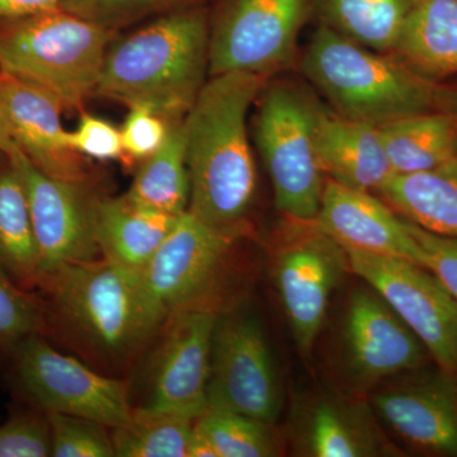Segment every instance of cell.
I'll list each match as a JSON object with an SVG mask.
<instances>
[{"instance_id":"6da1fadb","label":"cell","mask_w":457,"mask_h":457,"mask_svg":"<svg viewBox=\"0 0 457 457\" xmlns=\"http://www.w3.org/2000/svg\"><path fill=\"white\" fill-rule=\"evenodd\" d=\"M267 75H212L185 117L188 212L206 224L245 230L257 189L246 119Z\"/></svg>"},{"instance_id":"7a4b0ae2","label":"cell","mask_w":457,"mask_h":457,"mask_svg":"<svg viewBox=\"0 0 457 457\" xmlns=\"http://www.w3.org/2000/svg\"><path fill=\"white\" fill-rule=\"evenodd\" d=\"M209 55L206 13L171 11L108 49L96 93L183 119L206 83Z\"/></svg>"},{"instance_id":"3957f363","label":"cell","mask_w":457,"mask_h":457,"mask_svg":"<svg viewBox=\"0 0 457 457\" xmlns=\"http://www.w3.org/2000/svg\"><path fill=\"white\" fill-rule=\"evenodd\" d=\"M41 285L68 335L102 360L129 359L165 321L141 270L104 257L62 267Z\"/></svg>"},{"instance_id":"277c9868","label":"cell","mask_w":457,"mask_h":457,"mask_svg":"<svg viewBox=\"0 0 457 457\" xmlns=\"http://www.w3.org/2000/svg\"><path fill=\"white\" fill-rule=\"evenodd\" d=\"M302 69L333 112L345 119L383 126L437 110L438 83L393 54L369 49L324 25L312 36Z\"/></svg>"},{"instance_id":"5b68a950","label":"cell","mask_w":457,"mask_h":457,"mask_svg":"<svg viewBox=\"0 0 457 457\" xmlns=\"http://www.w3.org/2000/svg\"><path fill=\"white\" fill-rule=\"evenodd\" d=\"M112 33L62 7L44 12L0 32V69L79 108L96 93Z\"/></svg>"},{"instance_id":"8992f818","label":"cell","mask_w":457,"mask_h":457,"mask_svg":"<svg viewBox=\"0 0 457 457\" xmlns=\"http://www.w3.org/2000/svg\"><path fill=\"white\" fill-rule=\"evenodd\" d=\"M255 120V137L272 182L279 212L312 224L326 186L317 152L319 106L295 84H266Z\"/></svg>"},{"instance_id":"52a82bcc","label":"cell","mask_w":457,"mask_h":457,"mask_svg":"<svg viewBox=\"0 0 457 457\" xmlns=\"http://www.w3.org/2000/svg\"><path fill=\"white\" fill-rule=\"evenodd\" d=\"M207 409L231 411L273 425L281 386L263 327L253 312H219L213 330Z\"/></svg>"},{"instance_id":"ba28073f","label":"cell","mask_w":457,"mask_h":457,"mask_svg":"<svg viewBox=\"0 0 457 457\" xmlns=\"http://www.w3.org/2000/svg\"><path fill=\"white\" fill-rule=\"evenodd\" d=\"M14 351L18 384L45 413L86 418L111 429L130 420L134 408L122 380L56 351L38 335L18 343Z\"/></svg>"},{"instance_id":"9c48e42d","label":"cell","mask_w":457,"mask_h":457,"mask_svg":"<svg viewBox=\"0 0 457 457\" xmlns=\"http://www.w3.org/2000/svg\"><path fill=\"white\" fill-rule=\"evenodd\" d=\"M345 252L351 270L402 319L438 368L457 376V302L438 279L403 258Z\"/></svg>"},{"instance_id":"30bf717a","label":"cell","mask_w":457,"mask_h":457,"mask_svg":"<svg viewBox=\"0 0 457 457\" xmlns=\"http://www.w3.org/2000/svg\"><path fill=\"white\" fill-rule=\"evenodd\" d=\"M4 154L25 186L38 252V285L62 267L101 257L96 234L98 198L89 194L87 183L47 176L14 143Z\"/></svg>"},{"instance_id":"8fae6325","label":"cell","mask_w":457,"mask_h":457,"mask_svg":"<svg viewBox=\"0 0 457 457\" xmlns=\"http://www.w3.org/2000/svg\"><path fill=\"white\" fill-rule=\"evenodd\" d=\"M245 230L206 224L180 213L143 273L150 300L165 320L171 312L206 303L231 249Z\"/></svg>"},{"instance_id":"7c38bea8","label":"cell","mask_w":457,"mask_h":457,"mask_svg":"<svg viewBox=\"0 0 457 457\" xmlns=\"http://www.w3.org/2000/svg\"><path fill=\"white\" fill-rule=\"evenodd\" d=\"M309 5L311 0H233L210 33V75H269L287 64Z\"/></svg>"},{"instance_id":"4fadbf2b","label":"cell","mask_w":457,"mask_h":457,"mask_svg":"<svg viewBox=\"0 0 457 457\" xmlns=\"http://www.w3.org/2000/svg\"><path fill=\"white\" fill-rule=\"evenodd\" d=\"M219 312L198 303L171 312L153 356L141 407L197 420L207 411V383Z\"/></svg>"},{"instance_id":"5bb4252c","label":"cell","mask_w":457,"mask_h":457,"mask_svg":"<svg viewBox=\"0 0 457 457\" xmlns=\"http://www.w3.org/2000/svg\"><path fill=\"white\" fill-rule=\"evenodd\" d=\"M345 258V249L317 228L314 233L286 245L278 255L276 286L303 353H309L317 341Z\"/></svg>"},{"instance_id":"9a60e30c","label":"cell","mask_w":457,"mask_h":457,"mask_svg":"<svg viewBox=\"0 0 457 457\" xmlns=\"http://www.w3.org/2000/svg\"><path fill=\"white\" fill-rule=\"evenodd\" d=\"M376 413L402 440L436 455L457 456V376L420 374L372 399Z\"/></svg>"},{"instance_id":"2e32d148","label":"cell","mask_w":457,"mask_h":457,"mask_svg":"<svg viewBox=\"0 0 457 457\" xmlns=\"http://www.w3.org/2000/svg\"><path fill=\"white\" fill-rule=\"evenodd\" d=\"M348 366L365 383L417 371L429 356L416 335L375 291H354L345 323Z\"/></svg>"},{"instance_id":"e0dca14e","label":"cell","mask_w":457,"mask_h":457,"mask_svg":"<svg viewBox=\"0 0 457 457\" xmlns=\"http://www.w3.org/2000/svg\"><path fill=\"white\" fill-rule=\"evenodd\" d=\"M0 90L12 140L33 165L53 179L87 183L83 156L71 146L62 126V104L41 87L3 71Z\"/></svg>"},{"instance_id":"ac0fdd59","label":"cell","mask_w":457,"mask_h":457,"mask_svg":"<svg viewBox=\"0 0 457 457\" xmlns=\"http://www.w3.org/2000/svg\"><path fill=\"white\" fill-rule=\"evenodd\" d=\"M312 227L345 251L403 258L418 264V245L407 220L371 192L326 180Z\"/></svg>"},{"instance_id":"d6986e66","label":"cell","mask_w":457,"mask_h":457,"mask_svg":"<svg viewBox=\"0 0 457 457\" xmlns=\"http://www.w3.org/2000/svg\"><path fill=\"white\" fill-rule=\"evenodd\" d=\"M317 152L328 179L357 191H380L394 176L378 126L320 107Z\"/></svg>"},{"instance_id":"ffe728a7","label":"cell","mask_w":457,"mask_h":457,"mask_svg":"<svg viewBox=\"0 0 457 457\" xmlns=\"http://www.w3.org/2000/svg\"><path fill=\"white\" fill-rule=\"evenodd\" d=\"M179 216L147 209L126 195L98 198L96 234L101 257L126 269L143 270Z\"/></svg>"},{"instance_id":"44dd1931","label":"cell","mask_w":457,"mask_h":457,"mask_svg":"<svg viewBox=\"0 0 457 457\" xmlns=\"http://www.w3.org/2000/svg\"><path fill=\"white\" fill-rule=\"evenodd\" d=\"M392 54L435 83L457 75V0H414Z\"/></svg>"},{"instance_id":"7402d4cb","label":"cell","mask_w":457,"mask_h":457,"mask_svg":"<svg viewBox=\"0 0 457 457\" xmlns=\"http://www.w3.org/2000/svg\"><path fill=\"white\" fill-rule=\"evenodd\" d=\"M378 194L405 220L457 237V153L433 170L395 174Z\"/></svg>"},{"instance_id":"603a6c76","label":"cell","mask_w":457,"mask_h":457,"mask_svg":"<svg viewBox=\"0 0 457 457\" xmlns=\"http://www.w3.org/2000/svg\"><path fill=\"white\" fill-rule=\"evenodd\" d=\"M378 129L394 176L433 170L457 153V123L444 111L411 114Z\"/></svg>"},{"instance_id":"cb8c5ba5","label":"cell","mask_w":457,"mask_h":457,"mask_svg":"<svg viewBox=\"0 0 457 457\" xmlns=\"http://www.w3.org/2000/svg\"><path fill=\"white\" fill-rule=\"evenodd\" d=\"M126 196L155 212L179 216L187 212L189 174L186 156V125L173 120L162 146L145 159Z\"/></svg>"},{"instance_id":"d4e9b609","label":"cell","mask_w":457,"mask_h":457,"mask_svg":"<svg viewBox=\"0 0 457 457\" xmlns=\"http://www.w3.org/2000/svg\"><path fill=\"white\" fill-rule=\"evenodd\" d=\"M0 267L21 285L40 281L25 186L9 159L5 167H0Z\"/></svg>"},{"instance_id":"484cf974","label":"cell","mask_w":457,"mask_h":457,"mask_svg":"<svg viewBox=\"0 0 457 457\" xmlns=\"http://www.w3.org/2000/svg\"><path fill=\"white\" fill-rule=\"evenodd\" d=\"M323 25L350 40L392 54L414 0H317Z\"/></svg>"},{"instance_id":"4316f807","label":"cell","mask_w":457,"mask_h":457,"mask_svg":"<svg viewBox=\"0 0 457 457\" xmlns=\"http://www.w3.org/2000/svg\"><path fill=\"white\" fill-rule=\"evenodd\" d=\"M195 420L139 407L125 425L112 428L114 456L188 457Z\"/></svg>"},{"instance_id":"83f0119b","label":"cell","mask_w":457,"mask_h":457,"mask_svg":"<svg viewBox=\"0 0 457 457\" xmlns=\"http://www.w3.org/2000/svg\"><path fill=\"white\" fill-rule=\"evenodd\" d=\"M357 409L336 400H323L312 408L306 426V447L317 457L378 455L380 442Z\"/></svg>"},{"instance_id":"f1b7e54d","label":"cell","mask_w":457,"mask_h":457,"mask_svg":"<svg viewBox=\"0 0 457 457\" xmlns=\"http://www.w3.org/2000/svg\"><path fill=\"white\" fill-rule=\"evenodd\" d=\"M195 426L210 441L218 457H270L278 444L269 423L231 411L207 409Z\"/></svg>"},{"instance_id":"f546056e","label":"cell","mask_w":457,"mask_h":457,"mask_svg":"<svg viewBox=\"0 0 457 457\" xmlns=\"http://www.w3.org/2000/svg\"><path fill=\"white\" fill-rule=\"evenodd\" d=\"M55 457H112V436L107 426L62 413H46Z\"/></svg>"},{"instance_id":"4dcf8cb0","label":"cell","mask_w":457,"mask_h":457,"mask_svg":"<svg viewBox=\"0 0 457 457\" xmlns=\"http://www.w3.org/2000/svg\"><path fill=\"white\" fill-rule=\"evenodd\" d=\"M42 323L40 306L0 267V350L37 335Z\"/></svg>"},{"instance_id":"1f68e13d","label":"cell","mask_w":457,"mask_h":457,"mask_svg":"<svg viewBox=\"0 0 457 457\" xmlns=\"http://www.w3.org/2000/svg\"><path fill=\"white\" fill-rule=\"evenodd\" d=\"M180 2L183 0H65L62 8L114 29L158 12L173 11Z\"/></svg>"},{"instance_id":"d6a6232c","label":"cell","mask_w":457,"mask_h":457,"mask_svg":"<svg viewBox=\"0 0 457 457\" xmlns=\"http://www.w3.org/2000/svg\"><path fill=\"white\" fill-rule=\"evenodd\" d=\"M51 453L46 413L18 414L0 426V457H47Z\"/></svg>"},{"instance_id":"836d02e7","label":"cell","mask_w":457,"mask_h":457,"mask_svg":"<svg viewBox=\"0 0 457 457\" xmlns=\"http://www.w3.org/2000/svg\"><path fill=\"white\" fill-rule=\"evenodd\" d=\"M170 122L153 108L130 107V112L120 129L125 159L144 162L154 154L164 143Z\"/></svg>"},{"instance_id":"e575fe53","label":"cell","mask_w":457,"mask_h":457,"mask_svg":"<svg viewBox=\"0 0 457 457\" xmlns=\"http://www.w3.org/2000/svg\"><path fill=\"white\" fill-rule=\"evenodd\" d=\"M418 245V264L438 279L457 302V237L438 236L408 221Z\"/></svg>"},{"instance_id":"d590c367","label":"cell","mask_w":457,"mask_h":457,"mask_svg":"<svg viewBox=\"0 0 457 457\" xmlns=\"http://www.w3.org/2000/svg\"><path fill=\"white\" fill-rule=\"evenodd\" d=\"M69 144L78 154L97 161L125 159L121 130L93 114L80 117L77 128L69 131Z\"/></svg>"},{"instance_id":"8d00e7d4","label":"cell","mask_w":457,"mask_h":457,"mask_svg":"<svg viewBox=\"0 0 457 457\" xmlns=\"http://www.w3.org/2000/svg\"><path fill=\"white\" fill-rule=\"evenodd\" d=\"M65 0H0V21H22L62 7Z\"/></svg>"},{"instance_id":"74e56055","label":"cell","mask_w":457,"mask_h":457,"mask_svg":"<svg viewBox=\"0 0 457 457\" xmlns=\"http://www.w3.org/2000/svg\"><path fill=\"white\" fill-rule=\"evenodd\" d=\"M437 110L449 113L457 123V86L438 83Z\"/></svg>"},{"instance_id":"f35d334b","label":"cell","mask_w":457,"mask_h":457,"mask_svg":"<svg viewBox=\"0 0 457 457\" xmlns=\"http://www.w3.org/2000/svg\"><path fill=\"white\" fill-rule=\"evenodd\" d=\"M188 457H218L215 449L210 441L194 427L191 441L188 446Z\"/></svg>"},{"instance_id":"ab89813d","label":"cell","mask_w":457,"mask_h":457,"mask_svg":"<svg viewBox=\"0 0 457 457\" xmlns=\"http://www.w3.org/2000/svg\"><path fill=\"white\" fill-rule=\"evenodd\" d=\"M12 143L13 140H12L11 129H9L7 111H5L4 99H3L2 90H0V153H4Z\"/></svg>"}]
</instances>
